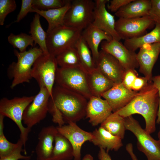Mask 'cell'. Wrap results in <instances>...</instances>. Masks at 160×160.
Wrapping results in <instances>:
<instances>
[{
    "label": "cell",
    "instance_id": "obj_1",
    "mask_svg": "<svg viewBox=\"0 0 160 160\" xmlns=\"http://www.w3.org/2000/svg\"><path fill=\"white\" fill-rule=\"evenodd\" d=\"M84 96L56 84L49 102V111L54 123H76L86 115L88 101Z\"/></svg>",
    "mask_w": 160,
    "mask_h": 160
},
{
    "label": "cell",
    "instance_id": "obj_2",
    "mask_svg": "<svg viewBox=\"0 0 160 160\" xmlns=\"http://www.w3.org/2000/svg\"><path fill=\"white\" fill-rule=\"evenodd\" d=\"M159 104L158 91L152 81L149 82L128 104L115 112L124 118L135 114L141 115L145 120V129L151 134L156 129Z\"/></svg>",
    "mask_w": 160,
    "mask_h": 160
},
{
    "label": "cell",
    "instance_id": "obj_3",
    "mask_svg": "<svg viewBox=\"0 0 160 160\" xmlns=\"http://www.w3.org/2000/svg\"><path fill=\"white\" fill-rule=\"evenodd\" d=\"M14 53L17 58V62H12L7 71L8 77L12 79L10 86L12 89L20 84L30 82L32 78L33 65L38 58L43 54L42 50L36 47H31L28 51L22 52L14 49Z\"/></svg>",
    "mask_w": 160,
    "mask_h": 160
},
{
    "label": "cell",
    "instance_id": "obj_4",
    "mask_svg": "<svg viewBox=\"0 0 160 160\" xmlns=\"http://www.w3.org/2000/svg\"><path fill=\"white\" fill-rule=\"evenodd\" d=\"M34 97L24 96L11 99L4 97L0 100V114L9 118L17 126L20 132V138L23 143L25 153L26 143L31 129L23 125V116L25 110L32 102Z\"/></svg>",
    "mask_w": 160,
    "mask_h": 160
},
{
    "label": "cell",
    "instance_id": "obj_5",
    "mask_svg": "<svg viewBox=\"0 0 160 160\" xmlns=\"http://www.w3.org/2000/svg\"><path fill=\"white\" fill-rule=\"evenodd\" d=\"M55 82L56 84L81 95L87 100L92 96L88 84L87 73L80 66L58 67Z\"/></svg>",
    "mask_w": 160,
    "mask_h": 160
},
{
    "label": "cell",
    "instance_id": "obj_6",
    "mask_svg": "<svg viewBox=\"0 0 160 160\" xmlns=\"http://www.w3.org/2000/svg\"><path fill=\"white\" fill-rule=\"evenodd\" d=\"M95 2L92 0H73L64 19V25L83 31L93 20Z\"/></svg>",
    "mask_w": 160,
    "mask_h": 160
},
{
    "label": "cell",
    "instance_id": "obj_7",
    "mask_svg": "<svg viewBox=\"0 0 160 160\" xmlns=\"http://www.w3.org/2000/svg\"><path fill=\"white\" fill-rule=\"evenodd\" d=\"M82 31L63 25L47 33L46 43L49 53L56 57L65 50L75 47Z\"/></svg>",
    "mask_w": 160,
    "mask_h": 160
},
{
    "label": "cell",
    "instance_id": "obj_8",
    "mask_svg": "<svg viewBox=\"0 0 160 160\" xmlns=\"http://www.w3.org/2000/svg\"><path fill=\"white\" fill-rule=\"evenodd\" d=\"M126 130L131 131L137 140V147L144 154L148 160H160V142L153 139L141 127L132 116L125 118Z\"/></svg>",
    "mask_w": 160,
    "mask_h": 160
},
{
    "label": "cell",
    "instance_id": "obj_9",
    "mask_svg": "<svg viewBox=\"0 0 160 160\" xmlns=\"http://www.w3.org/2000/svg\"><path fill=\"white\" fill-rule=\"evenodd\" d=\"M58 65L56 57L43 54L34 63L31 71V76L38 83L40 87L47 89L52 96L53 89Z\"/></svg>",
    "mask_w": 160,
    "mask_h": 160
},
{
    "label": "cell",
    "instance_id": "obj_10",
    "mask_svg": "<svg viewBox=\"0 0 160 160\" xmlns=\"http://www.w3.org/2000/svg\"><path fill=\"white\" fill-rule=\"evenodd\" d=\"M50 95L44 87H40L38 93L23 113V122L26 127L31 129L47 116L49 111V102Z\"/></svg>",
    "mask_w": 160,
    "mask_h": 160
},
{
    "label": "cell",
    "instance_id": "obj_11",
    "mask_svg": "<svg viewBox=\"0 0 160 160\" xmlns=\"http://www.w3.org/2000/svg\"><path fill=\"white\" fill-rule=\"evenodd\" d=\"M155 23L149 16L131 18H119L116 21L115 29L121 39L138 37L147 33V30Z\"/></svg>",
    "mask_w": 160,
    "mask_h": 160
},
{
    "label": "cell",
    "instance_id": "obj_12",
    "mask_svg": "<svg viewBox=\"0 0 160 160\" xmlns=\"http://www.w3.org/2000/svg\"><path fill=\"white\" fill-rule=\"evenodd\" d=\"M100 47L102 50L116 58L125 71L139 68L137 53L128 49L120 41L113 39L110 41L104 40Z\"/></svg>",
    "mask_w": 160,
    "mask_h": 160
},
{
    "label": "cell",
    "instance_id": "obj_13",
    "mask_svg": "<svg viewBox=\"0 0 160 160\" xmlns=\"http://www.w3.org/2000/svg\"><path fill=\"white\" fill-rule=\"evenodd\" d=\"M58 132L66 137L73 148L74 160H81V150L83 144L93 138L92 132L84 130L76 123L71 122L66 125L56 127Z\"/></svg>",
    "mask_w": 160,
    "mask_h": 160
},
{
    "label": "cell",
    "instance_id": "obj_14",
    "mask_svg": "<svg viewBox=\"0 0 160 160\" xmlns=\"http://www.w3.org/2000/svg\"><path fill=\"white\" fill-rule=\"evenodd\" d=\"M95 64L96 68L115 84L122 82L125 70L113 56L101 49Z\"/></svg>",
    "mask_w": 160,
    "mask_h": 160
},
{
    "label": "cell",
    "instance_id": "obj_15",
    "mask_svg": "<svg viewBox=\"0 0 160 160\" xmlns=\"http://www.w3.org/2000/svg\"><path fill=\"white\" fill-rule=\"evenodd\" d=\"M92 24L111 36L113 39H121L115 29L114 16L106 10V4L109 0H95Z\"/></svg>",
    "mask_w": 160,
    "mask_h": 160
},
{
    "label": "cell",
    "instance_id": "obj_16",
    "mask_svg": "<svg viewBox=\"0 0 160 160\" xmlns=\"http://www.w3.org/2000/svg\"><path fill=\"white\" fill-rule=\"evenodd\" d=\"M160 53V44H145L139 48L137 55L139 72L152 81V71Z\"/></svg>",
    "mask_w": 160,
    "mask_h": 160
},
{
    "label": "cell",
    "instance_id": "obj_17",
    "mask_svg": "<svg viewBox=\"0 0 160 160\" xmlns=\"http://www.w3.org/2000/svg\"><path fill=\"white\" fill-rule=\"evenodd\" d=\"M137 92L127 89L121 83L115 84L103 94L101 97L107 101L112 112H115L128 104Z\"/></svg>",
    "mask_w": 160,
    "mask_h": 160
},
{
    "label": "cell",
    "instance_id": "obj_18",
    "mask_svg": "<svg viewBox=\"0 0 160 160\" xmlns=\"http://www.w3.org/2000/svg\"><path fill=\"white\" fill-rule=\"evenodd\" d=\"M112 112L105 100L92 96L87 102L85 117L92 126H95L102 123Z\"/></svg>",
    "mask_w": 160,
    "mask_h": 160
},
{
    "label": "cell",
    "instance_id": "obj_19",
    "mask_svg": "<svg viewBox=\"0 0 160 160\" xmlns=\"http://www.w3.org/2000/svg\"><path fill=\"white\" fill-rule=\"evenodd\" d=\"M58 132L53 125L43 127L38 135V143L35 148L37 160H49L54 146L53 143Z\"/></svg>",
    "mask_w": 160,
    "mask_h": 160
},
{
    "label": "cell",
    "instance_id": "obj_20",
    "mask_svg": "<svg viewBox=\"0 0 160 160\" xmlns=\"http://www.w3.org/2000/svg\"><path fill=\"white\" fill-rule=\"evenodd\" d=\"M81 37L90 49L95 64L99 55L100 44L103 41H110L113 39L111 36L92 23L82 31Z\"/></svg>",
    "mask_w": 160,
    "mask_h": 160
},
{
    "label": "cell",
    "instance_id": "obj_21",
    "mask_svg": "<svg viewBox=\"0 0 160 160\" xmlns=\"http://www.w3.org/2000/svg\"><path fill=\"white\" fill-rule=\"evenodd\" d=\"M93 138L90 142L108 152L110 151H118L123 145L122 139L114 136L100 127L92 132Z\"/></svg>",
    "mask_w": 160,
    "mask_h": 160
},
{
    "label": "cell",
    "instance_id": "obj_22",
    "mask_svg": "<svg viewBox=\"0 0 160 160\" xmlns=\"http://www.w3.org/2000/svg\"><path fill=\"white\" fill-rule=\"evenodd\" d=\"M71 1L67 0L65 4L61 7L47 10L33 7L31 12L38 13L47 20L48 24L47 33H48L55 29L64 25L65 16L71 6Z\"/></svg>",
    "mask_w": 160,
    "mask_h": 160
},
{
    "label": "cell",
    "instance_id": "obj_23",
    "mask_svg": "<svg viewBox=\"0 0 160 160\" xmlns=\"http://www.w3.org/2000/svg\"><path fill=\"white\" fill-rule=\"evenodd\" d=\"M150 0H133L115 13L119 18H131L149 15Z\"/></svg>",
    "mask_w": 160,
    "mask_h": 160
},
{
    "label": "cell",
    "instance_id": "obj_24",
    "mask_svg": "<svg viewBox=\"0 0 160 160\" xmlns=\"http://www.w3.org/2000/svg\"><path fill=\"white\" fill-rule=\"evenodd\" d=\"M87 76L89 88L92 96L95 97H101L115 84L96 68L87 73Z\"/></svg>",
    "mask_w": 160,
    "mask_h": 160
},
{
    "label": "cell",
    "instance_id": "obj_25",
    "mask_svg": "<svg viewBox=\"0 0 160 160\" xmlns=\"http://www.w3.org/2000/svg\"><path fill=\"white\" fill-rule=\"evenodd\" d=\"M55 145L49 160L73 159L72 146L69 140L59 132L55 139Z\"/></svg>",
    "mask_w": 160,
    "mask_h": 160
},
{
    "label": "cell",
    "instance_id": "obj_26",
    "mask_svg": "<svg viewBox=\"0 0 160 160\" xmlns=\"http://www.w3.org/2000/svg\"><path fill=\"white\" fill-rule=\"evenodd\" d=\"M124 40V46L129 49L135 52L145 44H160V25L155 24L154 28L149 33L140 37Z\"/></svg>",
    "mask_w": 160,
    "mask_h": 160
},
{
    "label": "cell",
    "instance_id": "obj_27",
    "mask_svg": "<svg viewBox=\"0 0 160 160\" xmlns=\"http://www.w3.org/2000/svg\"><path fill=\"white\" fill-rule=\"evenodd\" d=\"M78 54L80 67L88 73L96 68L91 51L85 41L81 37L75 47Z\"/></svg>",
    "mask_w": 160,
    "mask_h": 160
},
{
    "label": "cell",
    "instance_id": "obj_28",
    "mask_svg": "<svg viewBox=\"0 0 160 160\" xmlns=\"http://www.w3.org/2000/svg\"><path fill=\"white\" fill-rule=\"evenodd\" d=\"M125 122V118L116 112H113L100 124V127L122 139L126 130Z\"/></svg>",
    "mask_w": 160,
    "mask_h": 160
},
{
    "label": "cell",
    "instance_id": "obj_29",
    "mask_svg": "<svg viewBox=\"0 0 160 160\" xmlns=\"http://www.w3.org/2000/svg\"><path fill=\"white\" fill-rule=\"evenodd\" d=\"M29 33L34 40L35 45L37 44L45 55L49 54L47 46V33L43 29L40 21V15L38 13L34 15L30 25Z\"/></svg>",
    "mask_w": 160,
    "mask_h": 160
},
{
    "label": "cell",
    "instance_id": "obj_30",
    "mask_svg": "<svg viewBox=\"0 0 160 160\" xmlns=\"http://www.w3.org/2000/svg\"><path fill=\"white\" fill-rule=\"evenodd\" d=\"M59 67L71 68L80 66V61L75 47L68 49L56 57Z\"/></svg>",
    "mask_w": 160,
    "mask_h": 160
},
{
    "label": "cell",
    "instance_id": "obj_31",
    "mask_svg": "<svg viewBox=\"0 0 160 160\" xmlns=\"http://www.w3.org/2000/svg\"><path fill=\"white\" fill-rule=\"evenodd\" d=\"M8 42L14 48L19 49L20 52L26 51L27 47L31 46L33 47L34 40L31 35L22 33L15 35L11 33L8 37Z\"/></svg>",
    "mask_w": 160,
    "mask_h": 160
},
{
    "label": "cell",
    "instance_id": "obj_32",
    "mask_svg": "<svg viewBox=\"0 0 160 160\" xmlns=\"http://www.w3.org/2000/svg\"><path fill=\"white\" fill-rule=\"evenodd\" d=\"M5 117L0 114V157L6 156L11 153L18 146L16 143L9 141L4 132V120Z\"/></svg>",
    "mask_w": 160,
    "mask_h": 160
},
{
    "label": "cell",
    "instance_id": "obj_33",
    "mask_svg": "<svg viewBox=\"0 0 160 160\" xmlns=\"http://www.w3.org/2000/svg\"><path fill=\"white\" fill-rule=\"evenodd\" d=\"M67 0H33V7L47 10L61 7L66 4Z\"/></svg>",
    "mask_w": 160,
    "mask_h": 160
},
{
    "label": "cell",
    "instance_id": "obj_34",
    "mask_svg": "<svg viewBox=\"0 0 160 160\" xmlns=\"http://www.w3.org/2000/svg\"><path fill=\"white\" fill-rule=\"evenodd\" d=\"M17 5L15 0H0V25L4 24L5 19L9 13L16 8Z\"/></svg>",
    "mask_w": 160,
    "mask_h": 160
},
{
    "label": "cell",
    "instance_id": "obj_35",
    "mask_svg": "<svg viewBox=\"0 0 160 160\" xmlns=\"http://www.w3.org/2000/svg\"><path fill=\"white\" fill-rule=\"evenodd\" d=\"M17 146L10 154L3 157H0V160H30L31 158V156H25L21 154L23 151L22 147L23 146V143L20 138L17 142Z\"/></svg>",
    "mask_w": 160,
    "mask_h": 160
},
{
    "label": "cell",
    "instance_id": "obj_36",
    "mask_svg": "<svg viewBox=\"0 0 160 160\" xmlns=\"http://www.w3.org/2000/svg\"><path fill=\"white\" fill-rule=\"evenodd\" d=\"M151 2L149 16L155 24L160 25V0H151Z\"/></svg>",
    "mask_w": 160,
    "mask_h": 160
},
{
    "label": "cell",
    "instance_id": "obj_37",
    "mask_svg": "<svg viewBox=\"0 0 160 160\" xmlns=\"http://www.w3.org/2000/svg\"><path fill=\"white\" fill-rule=\"evenodd\" d=\"M33 0H22L20 11L16 20L13 23H18L22 20L29 12H31L33 7Z\"/></svg>",
    "mask_w": 160,
    "mask_h": 160
},
{
    "label": "cell",
    "instance_id": "obj_38",
    "mask_svg": "<svg viewBox=\"0 0 160 160\" xmlns=\"http://www.w3.org/2000/svg\"><path fill=\"white\" fill-rule=\"evenodd\" d=\"M138 75L135 69L125 71L123 77L122 84L127 89L132 90V85Z\"/></svg>",
    "mask_w": 160,
    "mask_h": 160
},
{
    "label": "cell",
    "instance_id": "obj_39",
    "mask_svg": "<svg viewBox=\"0 0 160 160\" xmlns=\"http://www.w3.org/2000/svg\"><path fill=\"white\" fill-rule=\"evenodd\" d=\"M133 0H112L109 1L108 4V9L112 12L116 13L120 9L125 6Z\"/></svg>",
    "mask_w": 160,
    "mask_h": 160
},
{
    "label": "cell",
    "instance_id": "obj_40",
    "mask_svg": "<svg viewBox=\"0 0 160 160\" xmlns=\"http://www.w3.org/2000/svg\"><path fill=\"white\" fill-rule=\"evenodd\" d=\"M149 82L145 77H137L135 79L132 87V90L138 92L147 85Z\"/></svg>",
    "mask_w": 160,
    "mask_h": 160
},
{
    "label": "cell",
    "instance_id": "obj_41",
    "mask_svg": "<svg viewBox=\"0 0 160 160\" xmlns=\"http://www.w3.org/2000/svg\"><path fill=\"white\" fill-rule=\"evenodd\" d=\"M152 81L153 85L157 89L159 97V104L156 123L159 124L160 122V75L153 77Z\"/></svg>",
    "mask_w": 160,
    "mask_h": 160
},
{
    "label": "cell",
    "instance_id": "obj_42",
    "mask_svg": "<svg viewBox=\"0 0 160 160\" xmlns=\"http://www.w3.org/2000/svg\"><path fill=\"white\" fill-rule=\"evenodd\" d=\"M98 156L99 160H112L108 152L102 148H100Z\"/></svg>",
    "mask_w": 160,
    "mask_h": 160
},
{
    "label": "cell",
    "instance_id": "obj_43",
    "mask_svg": "<svg viewBox=\"0 0 160 160\" xmlns=\"http://www.w3.org/2000/svg\"><path fill=\"white\" fill-rule=\"evenodd\" d=\"M125 148L126 151L130 155L132 160H138L134 152L133 146L132 143H129L127 144Z\"/></svg>",
    "mask_w": 160,
    "mask_h": 160
},
{
    "label": "cell",
    "instance_id": "obj_44",
    "mask_svg": "<svg viewBox=\"0 0 160 160\" xmlns=\"http://www.w3.org/2000/svg\"><path fill=\"white\" fill-rule=\"evenodd\" d=\"M82 160H94L92 156L90 154H87L83 157Z\"/></svg>",
    "mask_w": 160,
    "mask_h": 160
},
{
    "label": "cell",
    "instance_id": "obj_45",
    "mask_svg": "<svg viewBox=\"0 0 160 160\" xmlns=\"http://www.w3.org/2000/svg\"><path fill=\"white\" fill-rule=\"evenodd\" d=\"M159 125H160V127H159V130L158 133V137L159 139V141L160 142V122L159 123Z\"/></svg>",
    "mask_w": 160,
    "mask_h": 160
}]
</instances>
